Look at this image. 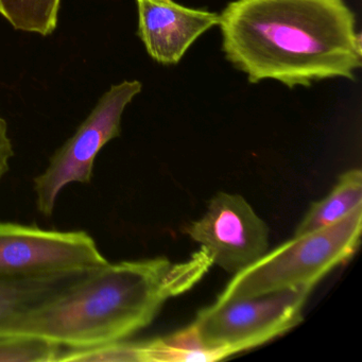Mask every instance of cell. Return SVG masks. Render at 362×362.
<instances>
[{
  "label": "cell",
  "instance_id": "obj_6",
  "mask_svg": "<svg viewBox=\"0 0 362 362\" xmlns=\"http://www.w3.org/2000/svg\"><path fill=\"white\" fill-rule=\"evenodd\" d=\"M109 264L83 230L58 232L0 222V276H39L90 271Z\"/></svg>",
  "mask_w": 362,
  "mask_h": 362
},
{
  "label": "cell",
  "instance_id": "obj_2",
  "mask_svg": "<svg viewBox=\"0 0 362 362\" xmlns=\"http://www.w3.org/2000/svg\"><path fill=\"white\" fill-rule=\"evenodd\" d=\"M213 264L204 247L182 262H109L0 326V336L35 337L76 349L126 340L150 325L167 300L189 291Z\"/></svg>",
  "mask_w": 362,
  "mask_h": 362
},
{
  "label": "cell",
  "instance_id": "obj_13",
  "mask_svg": "<svg viewBox=\"0 0 362 362\" xmlns=\"http://www.w3.org/2000/svg\"><path fill=\"white\" fill-rule=\"evenodd\" d=\"M14 156L11 139L8 136V124L0 116V180L9 171V162Z\"/></svg>",
  "mask_w": 362,
  "mask_h": 362
},
{
  "label": "cell",
  "instance_id": "obj_9",
  "mask_svg": "<svg viewBox=\"0 0 362 362\" xmlns=\"http://www.w3.org/2000/svg\"><path fill=\"white\" fill-rule=\"evenodd\" d=\"M92 271L39 276H0V326L60 293Z\"/></svg>",
  "mask_w": 362,
  "mask_h": 362
},
{
  "label": "cell",
  "instance_id": "obj_7",
  "mask_svg": "<svg viewBox=\"0 0 362 362\" xmlns=\"http://www.w3.org/2000/svg\"><path fill=\"white\" fill-rule=\"evenodd\" d=\"M186 235L204 247L214 264L226 272L245 270L269 250V228L240 194L217 192L201 219Z\"/></svg>",
  "mask_w": 362,
  "mask_h": 362
},
{
  "label": "cell",
  "instance_id": "obj_8",
  "mask_svg": "<svg viewBox=\"0 0 362 362\" xmlns=\"http://www.w3.org/2000/svg\"><path fill=\"white\" fill-rule=\"evenodd\" d=\"M139 37L148 54L163 65H175L190 46L219 24V14L192 9L175 0H136Z\"/></svg>",
  "mask_w": 362,
  "mask_h": 362
},
{
  "label": "cell",
  "instance_id": "obj_12",
  "mask_svg": "<svg viewBox=\"0 0 362 362\" xmlns=\"http://www.w3.org/2000/svg\"><path fill=\"white\" fill-rule=\"evenodd\" d=\"M62 347L35 337L0 336V362H56Z\"/></svg>",
  "mask_w": 362,
  "mask_h": 362
},
{
  "label": "cell",
  "instance_id": "obj_11",
  "mask_svg": "<svg viewBox=\"0 0 362 362\" xmlns=\"http://www.w3.org/2000/svg\"><path fill=\"white\" fill-rule=\"evenodd\" d=\"M61 0H0V16L16 30L47 37L56 30Z\"/></svg>",
  "mask_w": 362,
  "mask_h": 362
},
{
  "label": "cell",
  "instance_id": "obj_1",
  "mask_svg": "<svg viewBox=\"0 0 362 362\" xmlns=\"http://www.w3.org/2000/svg\"><path fill=\"white\" fill-rule=\"evenodd\" d=\"M222 49L250 83L289 88L355 79L361 35L344 0H235L219 14Z\"/></svg>",
  "mask_w": 362,
  "mask_h": 362
},
{
  "label": "cell",
  "instance_id": "obj_4",
  "mask_svg": "<svg viewBox=\"0 0 362 362\" xmlns=\"http://www.w3.org/2000/svg\"><path fill=\"white\" fill-rule=\"evenodd\" d=\"M311 291L313 288H298L216 300L199 311L190 325L201 346L223 359L264 344L298 326Z\"/></svg>",
  "mask_w": 362,
  "mask_h": 362
},
{
  "label": "cell",
  "instance_id": "obj_10",
  "mask_svg": "<svg viewBox=\"0 0 362 362\" xmlns=\"http://www.w3.org/2000/svg\"><path fill=\"white\" fill-rule=\"evenodd\" d=\"M362 206V173L351 169L339 177L332 192L313 202L294 232V236L315 232L332 226Z\"/></svg>",
  "mask_w": 362,
  "mask_h": 362
},
{
  "label": "cell",
  "instance_id": "obj_3",
  "mask_svg": "<svg viewBox=\"0 0 362 362\" xmlns=\"http://www.w3.org/2000/svg\"><path fill=\"white\" fill-rule=\"evenodd\" d=\"M362 206L322 230L293 236L234 274L217 300H240L315 286L353 257L360 245Z\"/></svg>",
  "mask_w": 362,
  "mask_h": 362
},
{
  "label": "cell",
  "instance_id": "obj_5",
  "mask_svg": "<svg viewBox=\"0 0 362 362\" xmlns=\"http://www.w3.org/2000/svg\"><path fill=\"white\" fill-rule=\"evenodd\" d=\"M141 88L139 81L112 86L75 134L54 154L47 168L35 179L40 213L52 216L59 194L69 184L90 183L97 156L109 141L119 136L124 109Z\"/></svg>",
  "mask_w": 362,
  "mask_h": 362
}]
</instances>
